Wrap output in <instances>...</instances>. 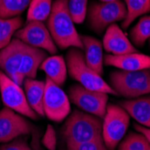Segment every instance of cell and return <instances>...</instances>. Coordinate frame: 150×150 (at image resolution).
<instances>
[{
  "mask_svg": "<svg viewBox=\"0 0 150 150\" xmlns=\"http://www.w3.org/2000/svg\"><path fill=\"white\" fill-rule=\"evenodd\" d=\"M67 150H109L104 145L103 139L72 146L69 147H67Z\"/></svg>",
  "mask_w": 150,
  "mask_h": 150,
  "instance_id": "obj_27",
  "label": "cell"
},
{
  "mask_svg": "<svg viewBox=\"0 0 150 150\" xmlns=\"http://www.w3.org/2000/svg\"><path fill=\"white\" fill-rule=\"evenodd\" d=\"M42 144L48 150H56L57 147V135L56 131L51 125H48L42 138Z\"/></svg>",
  "mask_w": 150,
  "mask_h": 150,
  "instance_id": "obj_26",
  "label": "cell"
},
{
  "mask_svg": "<svg viewBox=\"0 0 150 150\" xmlns=\"http://www.w3.org/2000/svg\"><path fill=\"white\" fill-rule=\"evenodd\" d=\"M15 36L25 44L42 49L50 54H56L58 51L47 26L42 22L27 23L24 27L16 32Z\"/></svg>",
  "mask_w": 150,
  "mask_h": 150,
  "instance_id": "obj_10",
  "label": "cell"
},
{
  "mask_svg": "<svg viewBox=\"0 0 150 150\" xmlns=\"http://www.w3.org/2000/svg\"><path fill=\"white\" fill-rule=\"evenodd\" d=\"M69 0H56L52 4L50 15L47 20V28L54 43L59 49L74 47L83 50V42L78 34L69 10Z\"/></svg>",
  "mask_w": 150,
  "mask_h": 150,
  "instance_id": "obj_1",
  "label": "cell"
},
{
  "mask_svg": "<svg viewBox=\"0 0 150 150\" xmlns=\"http://www.w3.org/2000/svg\"><path fill=\"white\" fill-rule=\"evenodd\" d=\"M103 47L112 55L137 52V49L116 23L111 24L106 29L103 40Z\"/></svg>",
  "mask_w": 150,
  "mask_h": 150,
  "instance_id": "obj_14",
  "label": "cell"
},
{
  "mask_svg": "<svg viewBox=\"0 0 150 150\" xmlns=\"http://www.w3.org/2000/svg\"><path fill=\"white\" fill-rule=\"evenodd\" d=\"M33 126L15 111L5 107L0 111V142L5 143L32 133Z\"/></svg>",
  "mask_w": 150,
  "mask_h": 150,
  "instance_id": "obj_12",
  "label": "cell"
},
{
  "mask_svg": "<svg viewBox=\"0 0 150 150\" xmlns=\"http://www.w3.org/2000/svg\"><path fill=\"white\" fill-rule=\"evenodd\" d=\"M40 69L44 71L47 77L59 86H61L67 79V67L62 56L54 55L47 58L40 65Z\"/></svg>",
  "mask_w": 150,
  "mask_h": 150,
  "instance_id": "obj_19",
  "label": "cell"
},
{
  "mask_svg": "<svg viewBox=\"0 0 150 150\" xmlns=\"http://www.w3.org/2000/svg\"><path fill=\"white\" fill-rule=\"evenodd\" d=\"M120 106L139 123L150 129V95L120 102Z\"/></svg>",
  "mask_w": 150,
  "mask_h": 150,
  "instance_id": "obj_17",
  "label": "cell"
},
{
  "mask_svg": "<svg viewBox=\"0 0 150 150\" xmlns=\"http://www.w3.org/2000/svg\"><path fill=\"white\" fill-rule=\"evenodd\" d=\"M52 8V0H31L28 12L27 23L44 22L48 20Z\"/></svg>",
  "mask_w": 150,
  "mask_h": 150,
  "instance_id": "obj_21",
  "label": "cell"
},
{
  "mask_svg": "<svg viewBox=\"0 0 150 150\" xmlns=\"http://www.w3.org/2000/svg\"><path fill=\"white\" fill-rule=\"evenodd\" d=\"M26 44L17 38L0 50V70L19 86L23 84L24 78L20 73V67Z\"/></svg>",
  "mask_w": 150,
  "mask_h": 150,
  "instance_id": "obj_11",
  "label": "cell"
},
{
  "mask_svg": "<svg viewBox=\"0 0 150 150\" xmlns=\"http://www.w3.org/2000/svg\"><path fill=\"white\" fill-rule=\"evenodd\" d=\"M129 35L134 46L142 47L150 39V16L141 17L130 30Z\"/></svg>",
  "mask_w": 150,
  "mask_h": 150,
  "instance_id": "obj_23",
  "label": "cell"
},
{
  "mask_svg": "<svg viewBox=\"0 0 150 150\" xmlns=\"http://www.w3.org/2000/svg\"><path fill=\"white\" fill-rule=\"evenodd\" d=\"M149 46H150V39H149Z\"/></svg>",
  "mask_w": 150,
  "mask_h": 150,
  "instance_id": "obj_31",
  "label": "cell"
},
{
  "mask_svg": "<svg viewBox=\"0 0 150 150\" xmlns=\"http://www.w3.org/2000/svg\"><path fill=\"white\" fill-rule=\"evenodd\" d=\"M31 0H0V18L19 16L29 6Z\"/></svg>",
  "mask_w": 150,
  "mask_h": 150,
  "instance_id": "obj_22",
  "label": "cell"
},
{
  "mask_svg": "<svg viewBox=\"0 0 150 150\" xmlns=\"http://www.w3.org/2000/svg\"><path fill=\"white\" fill-rule=\"evenodd\" d=\"M43 109L47 118L55 122L65 120L71 111L69 96L49 77L45 80Z\"/></svg>",
  "mask_w": 150,
  "mask_h": 150,
  "instance_id": "obj_8",
  "label": "cell"
},
{
  "mask_svg": "<svg viewBox=\"0 0 150 150\" xmlns=\"http://www.w3.org/2000/svg\"><path fill=\"white\" fill-rule=\"evenodd\" d=\"M106 66L115 67L124 71H139L150 69V56L146 54L132 52L122 55L106 54L103 58Z\"/></svg>",
  "mask_w": 150,
  "mask_h": 150,
  "instance_id": "obj_13",
  "label": "cell"
},
{
  "mask_svg": "<svg viewBox=\"0 0 150 150\" xmlns=\"http://www.w3.org/2000/svg\"><path fill=\"white\" fill-rule=\"evenodd\" d=\"M110 83L117 95L138 98L150 93V70L113 71L110 76Z\"/></svg>",
  "mask_w": 150,
  "mask_h": 150,
  "instance_id": "obj_4",
  "label": "cell"
},
{
  "mask_svg": "<svg viewBox=\"0 0 150 150\" xmlns=\"http://www.w3.org/2000/svg\"><path fill=\"white\" fill-rule=\"evenodd\" d=\"M82 42L85 50V59L87 66L102 76L103 74V43L92 36H81Z\"/></svg>",
  "mask_w": 150,
  "mask_h": 150,
  "instance_id": "obj_15",
  "label": "cell"
},
{
  "mask_svg": "<svg viewBox=\"0 0 150 150\" xmlns=\"http://www.w3.org/2000/svg\"><path fill=\"white\" fill-rule=\"evenodd\" d=\"M102 119L93 114L75 110L67 119L62 137L67 147L102 139Z\"/></svg>",
  "mask_w": 150,
  "mask_h": 150,
  "instance_id": "obj_2",
  "label": "cell"
},
{
  "mask_svg": "<svg viewBox=\"0 0 150 150\" xmlns=\"http://www.w3.org/2000/svg\"><path fill=\"white\" fill-rule=\"evenodd\" d=\"M24 93L29 105L40 116H45L43 109V97L45 92V81L35 78H25L23 81Z\"/></svg>",
  "mask_w": 150,
  "mask_h": 150,
  "instance_id": "obj_18",
  "label": "cell"
},
{
  "mask_svg": "<svg viewBox=\"0 0 150 150\" xmlns=\"http://www.w3.org/2000/svg\"><path fill=\"white\" fill-rule=\"evenodd\" d=\"M67 67L70 76L87 89L115 94L116 92L103 77L87 66L85 55L79 49H70L67 54Z\"/></svg>",
  "mask_w": 150,
  "mask_h": 150,
  "instance_id": "obj_3",
  "label": "cell"
},
{
  "mask_svg": "<svg viewBox=\"0 0 150 150\" xmlns=\"http://www.w3.org/2000/svg\"><path fill=\"white\" fill-rule=\"evenodd\" d=\"M134 129L138 132L143 134L146 138V139L148 140L149 144H150V129L149 128H146V127H144L142 125H139V124H134Z\"/></svg>",
  "mask_w": 150,
  "mask_h": 150,
  "instance_id": "obj_29",
  "label": "cell"
},
{
  "mask_svg": "<svg viewBox=\"0 0 150 150\" xmlns=\"http://www.w3.org/2000/svg\"><path fill=\"white\" fill-rule=\"evenodd\" d=\"M126 15V5L121 0L114 2H93L87 11L91 29L98 34L103 33L111 24L123 21Z\"/></svg>",
  "mask_w": 150,
  "mask_h": 150,
  "instance_id": "obj_6",
  "label": "cell"
},
{
  "mask_svg": "<svg viewBox=\"0 0 150 150\" xmlns=\"http://www.w3.org/2000/svg\"><path fill=\"white\" fill-rule=\"evenodd\" d=\"M0 150H33L24 139H18L0 146Z\"/></svg>",
  "mask_w": 150,
  "mask_h": 150,
  "instance_id": "obj_28",
  "label": "cell"
},
{
  "mask_svg": "<svg viewBox=\"0 0 150 150\" xmlns=\"http://www.w3.org/2000/svg\"><path fill=\"white\" fill-rule=\"evenodd\" d=\"M103 119V143L109 150H115L128 129L129 115L121 106L110 103L107 104L106 112Z\"/></svg>",
  "mask_w": 150,
  "mask_h": 150,
  "instance_id": "obj_5",
  "label": "cell"
},
{
  "mask_svg": "<svg viewBox=\"0 0 150 150\" xmlns=\"http://www.w3.org/2000/svg\"><path fill=\"white\" fill-rule=\"evenodd\" d=\"M127 15L121 23L122 29H128L129 25L141 16L150 12V0H125Z\"/></svg>",
  "mask_w": 150,
  "mask_h": 150,
  "instance_id": "obj_20",
  "label": "cell"
},
{
  "mask_svg": "<svg viewBox=\"0 0 150 150\" xmlns=\"http://www.w3.org/2000/svg\"><path fill=\"white\" fill-rule=\"evenodd\" d=\"M0 93L6 107L32 120H38V114L27 102L24 91L0 70Z\"/></svg>",
  "mask_w": 150,
  "mask_h": 150,
  "instance_id": "obj_9",
  "label": "cell"
},
{
  "mask_svg": "<svg viewBox=\"0 0 150 150\" xmlns=\"http://www.w3.org/2000/svg\"><path fill=\"white\" fill-rule=\"evenodd\" d=\"M47 58V51L26 44L20 67V73L24 79H34L37 76V71L40 69V65Z\"/></svg>",
  "mask_w": 150,
  "mask_h": 150,
  "instance_id": "obj_16",
  "label": "cell"
},
{
  "mask_svg": "<svg viewBox=\"0 0 150 150\" xmlns=\"http://www.w3.org/2000/svg\"><path fill=\"white\" fill-rule=\"evenodd\" d=\"M101 2H114L117 1V0H100Z\"/></svg>",
  "mask_w": 150,
  "mask_h": 150,
  "instance_id": "obj_30",
  "label": "cell"
},
{
  "mask_svg": "<svg viewBox=\"0 0 150 150\" xmlns=\"http://www.w3.org/2000/svg\"><path fill=\"white\" fill-rule=\"evenodd\" d=\"M118 150H150V144L139 132H129L120 143Z\"/></svg>",
  "mask_w": 150,
  "mask_h": 150,
  "instance_id": "obj_24",
  "label": "cell"
},
{
  "mask_svg": "<svg viewBox=\"0 0 150 150\" xmlns=\"http://www.w3.org/2000/svg\"><path fill=\"white\" fill-rule=\"evenodd\" d=\"M69 98L82 111L103 119L106 112L108 93L93 91L81 85H74L69 90Z\"/></svg>",
  "mask_w": 150,
  "mask_h": 150,
  "instance_id": "obj_7",
  "label": "cell"
},
{
  "mask_svg": "<svg viewBox=\"0 0 150 150\" xmlns=\"http://www.w3.org/2000/svg\"><path fill=\"white\" fill-rule=\"evenodd\" d=\"M88 0H69V10L75 23H82L86 16Z\"/></svg>",
  "mask_w": 150,
  "mask_h": 150,
  "instance_id": "obj_25",
  "label": "cell"
}]
</instances>
